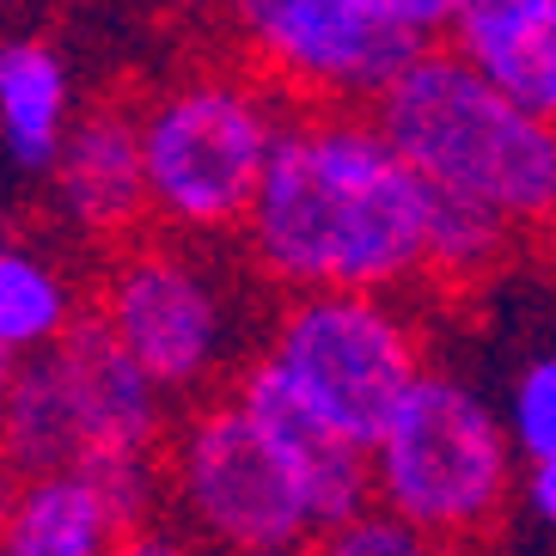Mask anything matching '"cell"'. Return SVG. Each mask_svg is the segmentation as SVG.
<instances>
[{"label":"cell","mask_w":556,"mask_h":556,"mask_svg":"<svg viewBox=\"0 0 556 556\" xmlns=\"http://www.w3.org/2000/svg\"><path fill=\"white\" fill-rule=\"evenodd\" d=\"M434 190L374 111H288L245 220L251 263L294 294H392L428 276Z\"/></svg>","instance_id":"6da1fadb"},{"label":"cell","mask_w":556,"mask_h":556,"mask_svg":"<svg viewBox=\"0 0 556 556\" xmlns=\"http://www.w3.org/2000/svg\"><path fill=\"white\" fill-rule=\"evenodd\" d=\"M374 116L434 197L490 208L507 227L556 220V129L495 92L453 50L409 67Z\"/></svg>","instance_id":"7a4b0ae2"},{"label":"cell","mask_w":556,"mask_h":556,"mask_svg":"<svg viewBox=\"0 0 556 556\" xmlns=\"http://www.w3.org/2000/svg\"><path fill=\"white\" fill-rule=\"evenodd\" d=\"M165 441L160 386L129 361L99 312H86L55 349L13 361L7 374V453L18 477L153 458Z\"/></svg>","instance_id":"3957f363"},{"label":"cell","mask_w":556,"mask_h":556,"mask_svg":"<svg viewBox=\"0 0 556 556\" xmlns=\"http://www.w3.org/2000/svg\"><path fill=\"white\" fill-rule=\"evenodd\" d=\"M514 458L502 409L458 374L428 367L374 446V495L428 539L465 544L507 514L520 490Z\"/></svg>","instance_id":"277c9868"},{"label":"cell","mask_w":556,"mask_h":556,"mask_svg":"<svg viewBox=\"0 0 556 556\" xmlns=\"http://www.w3.org/2000/svg\"><path fill=\"white\" fill-rule=\"evenodd\" d=\"M281 123L276 99L245 74H184L141 104L153 214L172 232L245 227L269 178Z\"/></svg>","instance_id":"5b68a950"},{"label":"cell","mask_w":556,"mask_h":556,"mask_svg":"<svg viewBox=\"0 0 556 556\" xmlns=\"http://www.w3.org/2000/svg\"><path fill=\"white\" fill-rule=\"evenodd\" d=\"M458 0H245L239 37L276 86L318 111H379L416 62L446 50Z\"/></svg>","instance_id":"8992f818"},{"label":"cell","mask_w":556,"mask_h":556,"mask_svg":"<svg viewBox=\"0 0 556 556\" xmlns=\"http://www.w3.org/2000/svg\"><path fill=\"white\" fill-rule=\"evenodd\" d=\"M263 361L367 453L428 374L422 330L392 294H294L269 325Z\"/></svg>","instance_id":"52a82bcc"},{"label":"cell","mask_w":556,"mask_h":556,"mask_svg":"<svg viewBox=\"0 0 556 556\" xmlns=\"http://www.w3.org/2000/svg\"><path fill=\"white\" fill-rule=\"evenodd\" d=\"M165 490L190 539L227 556L300 551L318 532L294 471L257 434L232 392L202 397L165 441Z\"/></svg>","instance_id":"ba28073f"},{"label":"cell","mask_w":556,"mask_h":556,"mask_svg":"<svg viewBox=\"0 0 556 556\" xmlns=\"http://www.w3.org/2000/svg\"><path fill=\"white\" fill-rule=\"evenodd\" d=\"M129 361L160 386V397H197L232 355V306L227 288L202 257L165 239L123 245L99 276V306Z\"/></svg>","instance_id":"9c48e42d"},{"label":"cell","mask_w":556,"mask_h":556,"mask_svg":"<svg viewBox=\"0 0 556 556\" xmlns=\"http://www.w3.org/2000/svg\"><path fill=\"white\" fill-rule=\"evenodd\" d=\"M232 397L245 404V416L257 422L263 441L276 446L281 465L294 471L300 495H306V507H312V520H318V539L337 532V526H349V520H361L367 507H379V495H374V453L355 446L343 428H330L263 355L239 374Z\"/></svg>","instance_id":"30bf717a"},{"label":"cell","mask_w":556,"mask_h":556,"mask_svg":"<svg viewBox=\"0 0 556 556\" xmlns=\"http://www.w3.org/2000/svg\"><path fill=\"white\" fill-rule=\"evenodd\" d=\"M43 190H50V214L74 239H92V245L129 239L153 214L148 153H141V111L116 104V99L80 111V123L67 135L55 172L43 178Z\"/></svg>","instance_id":"8fae6325"},{"label":"cell","mask_w":556,"mask_h":556,"mask_svg":"<svg viewBox=\"0 0 556 556\" xmlns=\"http://www.w3.org/2000/svg\"><path fill=\"white\" fill-rule=\"evenodd\" d=\"M446 50L556 129V0H458Z\"/></svg>","instance_id":"7c38bea8"},{"label":"cell","mask_w":556,"mask_h":556,"mask_svg":"<svg viewBox=\"0 0 556 556\" xmlns=\"http://www.w3.org/2000/svg\"><path fill=\"white\" fill-rule=\"evenodd\" d=\"M74 67L50 37L0 43V148L18 178H50L74 135Z\"/></svg>","instance_id":"4fadbf2b"},{"label":"cell","mask_w":556,"mask_h":556,"mask_svg":"<svg viewBox=\"0 0 556 556\" xmlns=\"http://www.w3.org/2000/svg\"><path fill=\"white\" fill-rule=\"evenodd\" d=\"M129 539L111 502L86 471H43L18 477L13 502H7V532L0 556H116Z\"/></svg>","instance_id":"5bb4252c"},{"label":"cell","mask_w":556,"mask_h":556,"mask_svg":"<svg viewBox=\"0 0 556 556\" xmlns=\"http://www.w3.org/2000/svg\"><path fill=\"white\" fill-rule=\"evenodd\" d=\"M80 294L67 269L37 245H7L0 257V349L13 361H31L55 349L67 330L80 325Z\"/></svg>","instance_id":"9a60e30c"},{"label":"cell","mask_w":556,"mask_h":556,"mask_svg":"<svg viewBox=\"0 0 556 556\" xmlns=\"http://www.w3.org/2000/svg\"><path fill=\"white\" fill-rule=\"evenodd\" d=\"M514 245V227L490 208H471V202L434 197V239H428V276L446 281H477L490 276L495 263Z\"/></svg>","instance_id":"2e32d148"},{"label":"cell","mask_w":556,"mask_h":556,"mask_svg":"<svg viewBox=\"0 0 556 556\" xmlns=\"http://www.w3.org/2000/svg\"><path fill=\"white\" fill-rule=\"evenodd\" d=\"M507 441L526 465L556 458V349L532 355L520 374L507 379V404H502Z\"/></svg>","instance_id":"e0dca14e"},{"label":"cell","mask_w":556,"mask_h":556,"mask_svg":"<svg viewBox=\"0 0 556 556\" xmlns=\"http://www.w3.org/2000/svg\"><path fill=\"white\" fill-rule=\"evenodd\" d=\"M312 556H446V544L428 539L422 526L397 520L392 507H367L361 520L325 532Z\"/></svg>","instance_id":"ac0fdd59"},{"label":"cell","mask_w":556,"mask_h":556,"mask_svg":"<svg viewBox=\"0 0 556 556\" xmlns=\"http://www.w3.org/2000/svg\"><path fill=\"white\" fill-rule=\"evenodd\" d=\"M116 556H208V544L190 532H172V526H148V532H129L116 544Z\"/></svg>","instance_id":"d6986e66"},{"label":"cell","mask_w":556,"mask_h":556,"mask_svg":"<svg viewBox=\"0 0 556 556\" xmlns=\"http://www.w3.org/2000/svg\"><path fill=\"white\" fill-rule=\"evenodd\" d=\"M520 495H526V507H532V520L556 532V458H544V465H526Z\"/></svg>","instance_id":"ffe728a7"},{"label":"cell","mask_w":556,"mask_h":556,"mask_svg":"<svg viewBox=\"0 0 556 556\" xmlns=\"http://www.w3.org/2000/svg\"><path fill=\"white\" fill-rule=\"evenodd\" d=\"M263 556H306V551H263Z\"/></svg>","instance_id":"44dd1931"}]
</instances>
